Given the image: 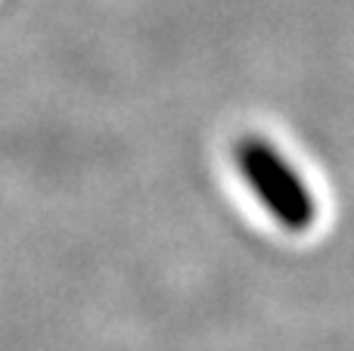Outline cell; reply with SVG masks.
<instances>
[{
    "label": "cell",
    "instance_id": "cell-1",
    "mask_svg": "<svg viewBox=\"0 0 354 351\" xmlns=\"http://www.w3.org/2000/svg\"><path fill=\"white\" fill-rule=\"evenodd\" d=\"M236 168L258 202L270 211L280 227L289 234L311 230L317 221V202H314L308 184L295 174L289 159L274 149L264 137H243L236 143Z\"/></svg>",
    "mask_w": 354,
    "mask_h": 351
}]
</instances>
